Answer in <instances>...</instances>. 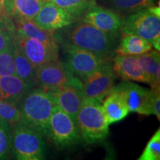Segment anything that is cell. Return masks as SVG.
Segmentation results:
<instances>
[{
    "instance_id": "obj_22",
    "label": "cell",
    "mask_w": 160,
    "mask_h": 160,
    "mask_svg": "<svg viewBox=\"0 0 160 160\" xmlns=\"http://www.w3.org/2000/svg\"><path fill=\"white\" fill-rule=\"evenodd\" d=\"M156 0H96L102 7L111 9L125 17L126 15L154 5Z\"/></svg>"
},
{
    "instance_id": "obj_13",
    "label": "cell",
    "mask_w": 160,
    "mask_h": 160,
    "mask_svg": "<svg viewBox=\"0 0 160 160\" xmlns=\"http://www.w3.org/2000/svg\"><path fill=\"white\" fill-rule=\"evenodd\" d=\"M81 21L110 33H122L125 17L100 5L92 6L82 16ZM79 18V19H80Z\"/></svg>"
},
{
    "instance_id": "obj_11",
    "label": "cell",
    "mask_w": 160,
    "mask_h": 160,
    "mask_svg": "<svg viewBox=\"0 0 160 160\" xmlns=\"http://www.w3.org/2000/svg\"><path fill=\"white\" fill-rule=\"evenodd\" d=\"M73 76L65 63L58 59L38 66L35 85L52 92L67 82Z\"/></svg>"
},
{
    "instance_id": "obj_2",
    "label": "cell",
    "mask_w": 160,
    "mask_h": 160,
    "mask_svg": "<svg viewBox=\"0 0 160 160\" xmlns=\"http://www.w3.org/2000/svg\"><path fill=\"white\" fill-rule=\"evenodd\" d=\"M17 105L21 121L47 138L49 119L57 106L51 92L34 86L26 92Z\"/></svg>"
},
{
    "instance_id": "obj_29",
    "label": "cell",
    "mask_w": 160,
    "mask_h": 160,
    "mask_svg": "<svg viewBox=\"0 0 160 160\" xmlns=\"http://www.w3.org/2000/svg\"><path fill=\"white\" fill-rule=\"evenodd\" d=\"M14 74L15 62L11 46L0 52V76Z\"/></svg>"
},
{
    "instance_id": "obj_5",
    "label": "cell",
    "mask_w": 160,
    "mask_h": 160,
    "mask_svg": "<svg viewBox=\"0 0 160 160\" xmlns=\"http://www.w3.org/2000/svg\"><path fill=\"white\" fill-rule=\"evenodd\" d=\"M47 139L58 149L68 148L82 141L77 122L57 106L49 119Z\"/></svg>"
},
{
    "instance_id": "obj_7",
    "label": "cell",
    "mask_w": 160,
    "mask_h": 160,
    "mask_svg": "<svg viewBox=\"0 0 160 160\" xmlns=\"http://www.w3.org/2000/svg\"><path fill=\"white\" fill-rule=\"evenodd\" d=\"M62 48L65 53L66 66L73 76L79 78L82 81L103 64L111 61V59H105L93 52L74 46L66 45Z\"/></svg>"
},
{
    "instance_id": "obj_20",
    "label": "cell",
    "mask_w": 160,
    "mask_h": 160,
    "mask_svg": "<svg viewBox=\"0 0 160 160\" xmlns=\"http://www.w3.org/2000/svg\"><path fill=\"white\" fill-rule=\"evenodd\" d=\"M153 48L151 43L139 36L133 33H122L116 50V54L137 56Z\"/></svg>"
},
{
    "instance_id": "obj_21",
    "label": "cell",
    "mask_w": 160,
    "mask_h": 160,
    "mask_svg": "<svg viewBox=\"0 0 160 160\" xmlns=\"http://www.w3.org/2000/svg\"><path fill=\"white\" fill-rule=\"evenodd\" d=\"M143 71L151 79V89L160 90V54L157 50H151L136 56Z\"/></svg>"
},
{
    "instance_id": "obj_27",
    "label": "cell",
    "mask_w": 160,
    "mask_h": 160,
    "mask_svg": "<svg viewBox=\"0 0 160 160\" xmlns=\"http://www.w3.org/2000/svg\"><path fill=\"white\" fill-rule=\"evenodd\" d=\"M0 118L9 123L11 126L21 121V113L18 105L0 100Z\"/></svg>"
},
{
    "instance_id": "obj_26",
    "label": "cell",
    "mask_w": 160,
    "mask_h": 160,
    "mask_svg": "<svg viewBox=\"0 0 160 160\" xmlns=\"http://www.w3.org/2000/svg\"><path fill=\"white\" fill-rule=\"evenodd\" d=\"M11 153V128L0 118V160L8 159Z\"/></svg>"
},
{
    "instance_id": "obj_19",
    "label": "cell",
    "mask_w": 160,
    "mask_h": 160,
    "mask_svg": "<svg viewBox=\"0 0 160 160\" xmlns=\"http://www.w3.org/2000/svg\"><path fill=\"white\" fill-rule=\"evenodd\" d=\"M13 19L16 33L24 37L36 39L50 46L59 48L54 37V32L39 28L31 20Z\"/></svg>"
},
{
    "instance_id": "obj_30",
    "label": "cell",
    "mask_w": 160,
    "mask_h": 160,
    "mask_svg": "<svg viewBox=\"0 0 160 160\" xmlns=\"http://www.w3.org/2000/svg\"><path fill=\"white\" fill-rule=\"evenodd\" d=\"M153 91V98L151 102L152 114L155 115L160 120V90L151 89Z\"/></svg>"
},
{
    "instance_id": "obj_31",
    "label": "cell",
    "mask_w": 160,
    "mask_h": 160,
    "mask_svg": "<svg viewBox=\"0 0 160 160\" xmlns=\"http://www.w3.org/2000/svg\"><path fill=\"white\" fill-rule=\"evenodd\" d=\"M152 46L154 48L155 50H157L158 51H160V37L157 38V39H155L153 42L151 43Z\"/></svg>"
},
{
    "instance_id": "obj_14",
    "label": "cell",
    "mask_w": 160,
    "mask_h": 160,
    "mask_svg": "<svg viewBox=\"0 0 160 160\" xmlns=\"http://www.w3.org/2000/svg\"><path fill=\"white\" fill-rule=\"evenodd\" d=\"M77 20L64 9L46 0L32 21L39 28L54 32L71 25Z\"/></svg>"
},
{
    "instance_id": "obj_23",
    "label": "cell",
    "mask_w": 160,
    "mask_h": 160,
    "mask_svg": "<svg viewBox=\"0 0 160 160\" xmlns=\"http://www.w3.org/2000/svg\"><path fill=\"white\" fill-rule=\"evenodd\" d=\"M11 48L14 58L16 75L23 79L25 82L32 86H36L35 79L37 67L29 61L13 42L11 45Z\"/></svg>"
},
{
    "instance_id": "obj_6",
    "label": "cell",
    "mask_w": 160,
    "mask_h": 160,
    "mask_svg": "<svg viewBox=\"0 0 160 160\" xmlns=\"http://www.w3.org/2000/svg\"><path fill=\"white\" fill-rule=\"evenodd\" d=\"M122 33H133L152 43L160 37V8L151 5L125 18Z\"/></svg>"
},
{
    "instance_id": "obj_15",
    "label": "cell",
    "mask_w": 160,
    "mask_h": 160,
    "mask_svg": "<svg viewBox=\"0 0 160 160\" xmlns=\"http://www.w3.org/2000/svg\"><path fill=\"white\" fill-rule=\"evenodd\" d=\"M112 59V67L117 77L123 81L139 82L151 85V79L142 68L136 56L117 54Z\"/></svg>"
},
{
    "instance_id": "obj_4",
    "label": "cell",
    "mask_w": 160,
    "mask_h": 160,
    "mask_svg": "<svg viewBox=\"0 0 160 160\" xmlns=\"http://www.w3.org/2000/svg\"><path fill=\"white\" fill-rule=\"evenodd\" d=\"M11 126V152L16 159H43L45 152L43 136L22 121Z\"/></svg>"
},
{
    "instance_id": "obj_12",
    "label": "cell",
    "mask_w": 160,
    "mask_h": 160,
    "mask_svg": "<svg viewBox=\"0 0 160 160\" xmlns=\"http://www.w3.org/2000/svg\"><path fill=\"white\" fill-rule=\"evenodd\" d=\"M13 42L36 67L59 59V48L50 46L36 39L24 37L16 33Z\"/></svg>"
},
{
    "instance_id": "obj_16",
    "label": "cell",
    "mask_w": 160,
    "mask_h": 160,
    "mask_svg": "<svg viewBox=\"0 0 160 160\" xmlns=\"http://www.w3.org/2000/svg\"><path fill=\"white\" fill-rule=\"evenodd\" d=\"M33 87L16 74L0 76V100L18 105L26 92Z\"/></svg>"
},
{
    "instance_id": "obj_32",
    "label": "cell",
    "mask_w": 160,
    "mask_h": 160,
    "mask_svg": "<svg viewBox=\"0 0 160 160\" xmlns=\"http://www.w3.org/2000/svg\"><path fill=\"white\" fill-rule=\"evenodd\" d=\"M4 1L5 0H0V16L6 14L4 9Z\"/></svg>"
},
{
    "instance_id": "obj_3",
    "label": "cell",
    "mask_w": 160,
    "mask_h": 160,
    "mask_svg": "<svg viewBox=\"0 0 160 160\" xmlns=\"http://www.w3.org/2000/svg\"><path fill=\"white\" fill-rule=\"evenodd\" d=\"M82 140L88 145L101 143L109 135V124L102 103L85 99L77 116Z\"/></svg>"
},
{
    "instance_id": "obj_24",
    "label": "cell",
    "mask_w": 160,
    "mask_h": 160,
    "mask_svg": "<svg viewBox=\"0 0 160 160\" xmlns=\"http://www.w3.org/2000/svg\"><path fill=\"white\" fill-rule=\"evenodd\" d=\"M59 6L74 17L77 20L92 6L97 4L96 0H47Z\"/></svg>"
},
{
    "instance_id": "obj_1",
    "label": "cell",
    "mask_w": 160,
    "mask_h": 160,
    "mask_svg": "<svg viewBox=\"0 0 160 160\" xmlns=\"http://www.w3.org/2000/svg\"><path fill=\"white\" fill-rule=\"evenodd\" d=\"M120 36V33H107L78 20L54 31L58 46H74L108 59H112L116 55Z\"/></svg>"
},
{
    "instance_id": "obj_17",
    "label": "cell",
    "mask_w": 160,
    "mask_h": 160,
    "mask_svg": "<svg viewBox=\"0 0 160 160\" xmlns=\"http://www.w3.org/2000/svg\"><path fill=\"white\" fill-rule=\"evenodd\" d=\"M46 0H5V13L13 19L33 20Z\"/></svg>"
},
{
    "instance_id": "obj_28",
    "label": "cell",
    "mask_w": 160,
    "mask_h": 160,
    "mask_svg": "<svg viewBox=\"0 0 160 160\" xmlns=\"http://www.w3.org/2000/svg\"><path fill=\"white\" fill-rule=\"evenodd\" d=\"M139 160H159L160 159V129L155 132L146 145Z\"/></svg>"
},
{
    "instance_id": "obj_8",
    "label": "cell",
    "mask_w": 160,
    "mask_h": 160,
    "mask_svg": "<svg viewBox=\"0 0 160 160\" xmlns=\"http://www.w3.org/2000/svg\"><path fill=\"white\" fill-rule=\"evenodd\" d=\"M117 79L111 61L103 64L83 80L85 99L102 102L106 96L113 90Z\"/></svg>"
},
{
    "instance_id": "obj_9",
    "label": "cell",
    "mask_w": 160,
    "mask_h": 160,
    "mask_svg": "<svg viewBox=\"0 0 160 160\" xmlns=\"http://www.w3.org/2000/svg\"><path fill=\"white\" fill-rule=\"evenodd\" d=\"M56 105L77 122V116L85 100L82 81L73 76L67 82L51 92Z\"/></svg>"
},
{
    "instance_id": "obj_25",
    "label": "cell",
    "mask_w": 160,
    "mask_h": 160,
    "mask_svg": "<svg viewBox=\"0 0 160 160\" xmlns=\"http://www.w3.org/2000/svg\"><path fill=\"white\" fill-rule=\"evenodd\" d=\"M15 33L12 18L7 14L0 16V52L11 47Z\"/></svg>"
},
{
    "instance_id": "obj_10",
    "label": "cell",
    "mask_w": 160,
    "mask_h": 160,
    "mask_svg": "<svg viewBox=\"0 0 160 160\" xmlns=\"http://www.w3.org/2000/svg\"><path fill=\"white\" fill-rule=\"evenodd\" d=\"M113 89L121 94L130 112L145 116L152 114L153 91L151 89L145 88L131 81H123L115 85Z\"/></svg>"
},
{
    "instance_id": "obj_18",
    "label": "cell",
    "mask_w": 160,
    "mask_h": 160,
    "mask_svg": "<svg viewBox=\"0 0 160 160\" xmlns=\"http://www.w3.org/2000/svg\"><path fill=\"white\" fill-rule=\"evenodd\" d=\"M102 107L109 125L121 121L130 113L121 94L113 89L103 99Z\"/></svg>"
}]
</instances>
